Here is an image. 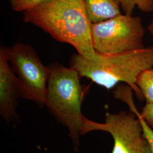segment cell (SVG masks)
Returning <instances> with one entry per match:
<instances>
[{
	"label": "cell",
	"instance_id": "7c38bea8",
	"mask_svg": "<svg viewBox=\"0 0 153 153\" xmlns=\"http://www.w3.org/2000/svg\"><path fill=\"white\" fill-rule=\"evenodd\" d=\"M47 0H10L11 9L14 11L24 12Z\"/></svg>",
	"mask_w": 153,
	"mask_h": 153
},
{
	"label": "cell",
	"instance_id": "7a4b0ae2",
	"mask_svg": "<svg viewBox=\"0 0 153 153\" xmlns=\"http://www.w3.org/2000/svg\"><path fill=\"white\" fill-rule=\"evenodd\" d=\"M70 65L81 77L88 78L108 90L119 82L126 83L137 98L142 99L143 97L136 82L142 71L153 68V45L116 54L96 51L91 59L74 54L71 56Z\"/></svg>",
	"mask_w": 153,
	"mask_h": 153
},
{
	"label": "cell",
	"instance_id": "30bf717a",
	"mask_svg": "<svg viewBox=\"0 0 153 153\" xmlns=\"http://www.w3.org/2000/svg\"><path fill=\"white\" fill-rule=\"evenodd\" d=\"M146 103L153 104V69H147L138 76L136 82Z\"/></svg>",
	"mask_w": 153,
	"mask_h": 153
},
{
	"label": "cell",
	"instance_id": "8fae6325",
	"mask_svg": "<svg viewBox=\"0 0 153 153\" xmlns=\"http://www.w3.org/2000/svg\"><path fill=\"white\" fill-rule=\"evenodd\" d=\"M121 8L124 14L132 16L134 9L137 7L143 13L153 11V0H120Z\"/></svg>",
	"mask_w": 153,
	"mask_h": 153
},
{
	"label": "cell",
	"instance_id": "4fadbf2b",
	"mask_svg": "<svg viewBox=\"0 0 153 153\" xmlns=\"http://www.w3.org/2000/svg\"><path fill=\"white\" fill-rule=\"evenodd\" d=\"M141 115L148 124L153 128V104L146 103L142 108Z\"/></svg>",
	"mask_w": 153,
	"mask_h": 153
},
{
	"label": "cell",
	"instance_id": "277c9868",
	"mask_svg": "<svg viewBox=\"0 0 153 153\" xmlns=\"http://www.w3.org/2000/svg\"><path fill=\"white\" fill-rule=\"evenodd\" d=\"M93 46L103 54H116L144 48L145 30L139 16L120 14L91 26Z\"/></svg>",
	"mask_w": 153,
	"mask_h": 153
},
{
	"label": "cell",
	"instance_id": "5b68a950",
	"mask_svg": "<svg viewBox=\"0 0 153 153\" xmlns=\"http://www.w3.org/2000/svg\"><path fill=\"white\" fill-rule=\"evenodd\" d=\"M7 56L18 78L21 97L40 107H44L51 74L49 67L43 64L36 52L28 44L17 43L7 48Z\"/></svg>",
	"mask_w": 153,
	"mask_h": 153
},
{
	"label": "cell",
	"instance_id": "3957f363",
	"mask_svg": "<svg viewBox=\"0 0 153 153\" xmlns=\"http://www.w3.org/2000/svg\"><path fill=\"white\" fill-rule=\"evenodd\" d=\"M45 105L56 119L67 128L75 150L80 145V136L85 117L81 111L85 88L81 78L72 67L56 64L49 66Z\"/></svg>",
	"mask_w": 153,
	"mask_h": 153
},
{
	"label": "cell",
	"instance_id": "6da1fadb",
	"mask_svg": "<svg viewBox=\"0 0 153 153\" xmlns=\"http://www.w3.org/2000/svg\"><path fill=\"white\" fill-rule=\"evenodd\" d=\"M23 20L71 44L79 55L91 59L95 53L90 21L83 0H47L23 12Z\"/></svg>",
	"mask_w": 153,
	"mask_h": 153
},
{
	"label": "cell",
	"instance_id": "8992f818",
	"mask_svg": "<svg viewBox=\"0 0 153 153\" xmlns=\"http://www.w3.org/2000/svg\"><path fill=\"white\" fill-rule=\"evenodd\" d=\"M93 131H106L111 135L114 142L111 153H150L141 122L131 111H120L117 114L107 112L102 123L86 117L81 134Z\"/></svg>",
	"mask_w": 153,
	"mask_h": 153
},
{
	"label": "cell",
	"instance_id": "5bb4252c",
	"mask_svg": "<svg viewBox=\"0 0 153 153\" xmlns=\"http://www.w3.org/2000/svg\"><path fill=\"white\" fill-rule=\"evenodd\" d=\"M148 30L149 32L150 33V34L153 35V20H152V22L148 25Z\"/></svg>",
	"mask_w": 153,
	"mask_h": 153
},
{
	"label": "cell",
	"instance_id": "ba28073f",
	"mask_svg": "<svg viewBox=\"0 0 153 153\" xmlns=\"http://www.w3.org/2000/svg\"><path fill=\"white\" fill-rule=\"evenodd\" d=\"M91 23L102 22L121 14L120 0H83Z\"/></svg>",
	"mask_w": 153,
	"mask_h": 153
},
{
	"label": "cell",
	"instance_id": "9c48e42d",
	"mask_svg": "<svg viewBox=\"0 0 153 153\" xmlns=\"http://www.w3.org/2000/svg\"><path fill=\"white\" fill-rule=\"evenodd\" d=\"M131 88L120 86L114 91L115 98L122 100L129 106L131 112H134L140 121L143 130V136L147 140L150 148V153H153V130L142 117L141 113L136 109L131 96Z\"/></svg>",
	"mask_w": 153,
	"mask_h": 153
},
{
	"label": "cell",
	"instance_id": "52a82bcc",
	"mask_svg": "<svg viewBox=\"0 0 153 153\" xmlns=\"http://www.w3.org/2000/svg\"><path fill=\"white\" fill-rule=\"evenodd\" d=\"M21 97L18 78L8 60L7 48H0V114L7 122L18 119V99Z\"/></svg>",
	"mask_w": 153,
	"mask_h": 153
}]
</instances>
